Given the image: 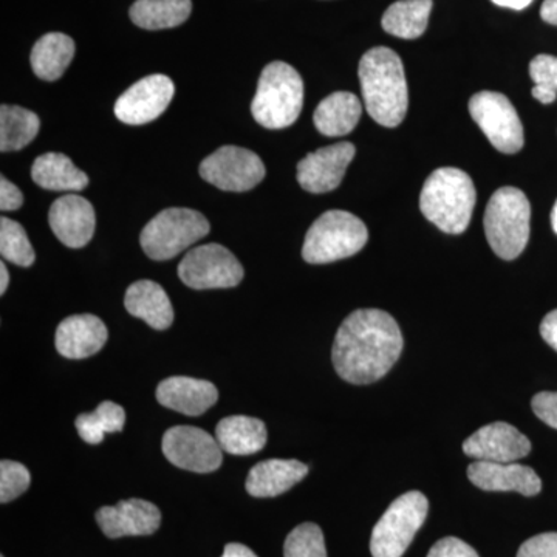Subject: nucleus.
<instances>
[{"label": "nucleus", "mask_w": 557, "mask_h": 557, "mask_svg": "<svg viewBox=\"0 0 557 557\" xmlns=\"http://www.w3.org/2000/svg\"><path fill=\"white\" fill-rule=\"evenodd\" d=\"M355 153V146L343 141L304 157L298 164L300 188L311 194H325L338 188Z\"/></svg>", "instance_id": "14"}, {"label": "nucleus", "mask_w": 557, "mask_h": 557, "mask_svg": "<svg viewBox=\"0 0 557 557\" xmlns=\"http://www.w3.org/2000/svg\"><path fill=\"white\" fill-rule=\"evenodd\" d=\"M265 174L258 153L239 146H223L200 164L201 178L228 193L256 188Z\"/></svg>", "instance_id": "11"}, {"label": "nucleus", "mask_w": 557, "mask_h": 557, "mask_svg": "<svg viewBox=\"0 0 557 557\" xmlns=\"http://www.w3.org/2000/svg\"><path fill=\"white\" fill-rule=\"evenodd\" d=\"M209 230L207 218L199 211L168 208L145 226L139 244L150 259L170 260L207 237Z\"/></svg>", "instance_id": "7"}, {"label": "nucleus", "mask_w": 557, "mask_h": 557, "mask_svg": "<svg viewBox=\"0 0 557 557\" xmlns=\"http://www.w3.org/2000/svg\"><path fill=\"white\" fill-rule=\"evenodd\" d=\"M175 86L166 75L139 79L115 102V116L124 124L141 126L159 119L171 104Z\"/></svg>", "instance_id": "13"}, {"label": "nucleus", "mask_w": 557, "mask_h": 557, "mask_svg": "<svg viewBox=\"0 0 557 557\" xmlns=\"http://www.w3.org/2000/svg\"><path fill=\"white\" fill-rule=\"evenodd\" d=\"M220 448L233 456H251L267 445L269 434L259 418L233 416L223 418L215 428Z\"/></svg>", "instance_id": "23"}, {"label": "nucleus", "mask_w": 557, "mask_h": 557, "mask_svg": "<svg viewBox=\"0 0 557 557\" xmlns=\"http://www.w3.org/2000/svg\"><path fill=\"white\" fill-rule=\"evenodd\" d=\"M432 0H398L384 13V32L401 39H417L426 32Z\"/></svg>", "instance_id": "28"}, {"label": "nucleus", "mask_w": 557, "mask_h": 557, "mask_svg": "<svg viewBox=\"0 0 557 557\" xmlns=\"http://www.w3.org/2000/svg\"><path fill=\"white\" fill-rule=\"evenodd\" d=\"M518 557H557V533L528 539L519 548Z\"/></svg>", "instance_id": "35"}, {"label": "nucleus", "mask_w": 557, "mask_h": 557, "mask_svg": "<svg viewBox=\"0 0 557 557\" xmlns=\"http://www.w3.org/2000/svg\"><path fill=\"white\" fill-rule=\"evenodd\" d=\"M75 57V40L64 33H47L32 50V69L38 78L57 81Z\"/></svg>", "instance_id": "26"}, {"label": "nucleus", "mask_w": 557, "mask_h": 557, "mask_svg": "<svg viewBox=\"0 0 557 557\" xmlns=\"http://www.w3.org/2000/svg\"><path fill=\"white\" fill-rule=\"evenodd\" d=\"M49 223L54 236L65 247L83 248L94 237L97 215L89 200L69 194L51 205Z\"/></svg>", "instance_id": "17"}, {"label": "nucleus", "mask_w": 557, "mask_h": 557, "mask_svg": "<svg viewBox=\"0 0 557 557\" xmlns=\"http://www.w3.org/2000/svg\"><path fill=\"white\" fill-rule=\"evenodd\" d=\"M126 412L120 405L104 401L91 413H81L75 424L79 437L89 445H100L106 434L123 431Z\"/></svg>", "instance_id": "30"}, {"label": "nucleus", "mask_w": 557, "mask_h": 557, "mask_svg": "<svg viewBox=\"0 0 557 557\" xmlns=\"http://www.w3.org/2000/svg\"><path fill=\"white\" fill-rule=\"evenodd\" d=\"M193 11L190 0H137L131 7V20L145 30H164L185 24Z\"/></svg>", "instance_id": "27"}, {"label": "nucleus", "mask_w": 557, "mask_h": 557, "mask_svg": "<svg viewBox=\"0 0 557 557\" xmlns=\"http://www.w3.org/2000/svg\"><path fill=\"white\" fill-rule=\"evenodd\" d=\"M285 557H327L324 533L317 523H302L288 534L284 545Z\"/></svg>", "instance_id": "32"}, {"label": "nucleus", "mask_w": 557, "mask_h": 557, "mask_svg": "<svg viewBox=\"0 0 557 557\" xmlns=\"http://www.w3.org/2000/svg\"><path fill=\"white\" fill-rule=\"evenodd\" d=\"M468 478L483 491H516L531 497L542 491V480L536 471L515 463H494V461H474L469 465Z\"/></svg>", "instance_id": "18"}, {"label": "nucleus", "mask_w": 557, "mask_h": 557, "mask_svg": "<svg viewBox=\"0 0 557 557\" xmlns=\"http://www.w3.org/2000/svg\"><path fill=\"white\" fill-rule=\"evenodd\" d=\"M531 79L537 87L557 94V58L552 54H539L530 64Z\"/></svg>", "instance_id": "34"}, {"label": "nucleus", "mask_w": 557, "mask_h": 557, "mask_svg": "<svg viewBox=\"0 0 557 557\" xmlns=\"http://www.w3.org/2000/svg\"><path fill=\"white\" fill-rule=\"evenodd\" d=\"M541 17L547 24L557 25V0H545L542 3Z\"/></svg>", "instance_id": "40"}, {"label": "nucleus", "mask_w": 557, "mask_h": 557, "mask_svg": "<svg viewBox=\"0 0 557 557\" xmlns=\"http://www.w3.org/2000/svg\"><path fill=\"white\" fill-rule=\"evenodd\" d=\"M552 225H553V230H555V233L557 234V201H556L555 208H553V212H552Z\"/></svg>", "instance_id": "45"}, {"label": "nucleus", "mask_w": 557, "mask_h": 557, "mask_svg": "<svg viewBox=\"0 0 557 557\" xmlns=\"http://www.w3.org/2000/svg\"><path fill=\"white\" fill-rule=\"evenodd\" d=\"M531 408L539 420L549 428L557 429V392H541L534 395Z\"/></svg>", "instance_id": "36"}, {"label": "nucleus", "mask_w": 557, "mask_h": 557, "mask_svg": "<svg viewBox=\"0 0 557 557\" xmlns=\"http://www.w3.org/2000/svg\"><path fill=\"white\" fill-rule=\"evenodd\" d=\"M359 83L368 113L384 127H397L408 113L405 67L394 50L375 47L359 62Z\"/></svg>", "instance_id": "2"}, {"label": "nucleus", "mask_w": 557, "mask_h": 557, "mask_svg": "<svg viewBox=\"0 0 557 557\" xmlns=\"http://www.w3.org/2000/svg\"><path fill=\"white\" fill-rule=\"evenodd\" d=\"M304 106V81L287 62L274 61L263 69L251 113L267 129H285L299 119Z\"/></svg>", "instance_id": "4"}, {"label": "nucleus", "mask_w": 557, "mask_h": 557, "mask_svg": "<svg viewBox=\"0 0 557 557\" xmlns=\"http://www.w3.org/2000/svg\"><path fill=\"white\" fill-rule=\"evenodd\" d=\"M307 474L309 467L302 461L273 458L260 461L249 471L245 487L252 497H276L287 493L296 483L307 478Z\"/></svg>", "instance_id": "21"}, {"label": "nucleus", "mask_w": 557, "mask_h": 557, "mask_svg": "<svg viewBox=\"0 0 557 557\" xmlns=\"http://www.w3.org/2000/svg\"><path fill=\"white\" fill-rule=\"evenodd\" d=\"M98 525L110 539L149 536L160 528L161 512L156 505L143 498L121 500L115 507L98 509Z\"/></svg>", "instance_id": "16"}, {"label": "nucleus", "mask_w": 557, "mask_h": 557, "mask_svg": "<svg viewBox=\"0 0 557 557\" xmlns=\"http://www.w3.org/2000/svg\"><path fill=\"white\" fill-rule=\"evenodd\" d=\"M369 231L364 222L347 211L324 212L310 226L302 247V258L313 265L336 262L357 255L366 247Z\"/></svg>", "instance_id": "6"}, {"label": "nucleus", "mask_w": 557, "mask_h": 557, "mask_svg": "<svg viewBox=\"0 0 557 557\" xmlns=\"http://www.w3.org/2000/svg\"><path fill=\"white\" fill-rule=\"evenodd\" d=\"M24 205V196L20 188L13 185L7 177H0V209L3 212L16 211Z\"/></svg>", "instance_id": "38"}, {"label": "nucleus", "mask_w": 557, "mask_h": 557, "mask_svg": "<svg viewBox=\"0 0 557 557\" xmlns=\"http://www.w3.org/2000/svg\"><path fill=\"white\" fill-rule=\"evenodd\" d=\"M32 483L28 469L20 461L2 460L0 463V502L9 504L22 496Z\"/></svg>", "instance_id": "33"}, {"label": "nucleus", "mask_w": 557, "mask_h": 557, "mask_svg": "<svg viewBox=\"0 0 557 557\" xmlns=\"http://www.w3.org/2000/svg\"><path fill=\"white\" fill-rule=\"evenodd\" d=\"M533 97L536 98L539 102H542V104H552V102L556 101L557 94L556 91L542 89V87L534 86Z\"/></svg>", "instance_id": "43"}, {"label": "nucleus", "mask_w": 557, "mask_h": 557, "mask_svg": "<svg viewBox=\"0 0 557 557\" xmlns=\"http://www.w3.org/2000/svg\"><path fill=\"white\" fill-rule=\"evenodd\" d=\"M157 399L164 408L197 417L218 403L219 391L209 381L190 376H171L157 387Z\"/></svg>", "instance_id": "20"}, {"label": "nucleus", "mask_w": 557, "mask_h": 557, "mask_svg": "<svg viewBox=\"0 0 557 557\" xmlns=\"http://www.w3.org/2000/svg\"><path fill=\"white\" fill-rule=\"evenodd\" d=\"M361 113L359 98L348 91H335L319 102L313 115L314 126L325 137H343L358 126Z\"/></svg>", "instance_id": "24"}, {"label": "nucleus", "mask_w": 557, "mask_h": 557, "mask_svg": "<svg viewBox=\"0 0 557 557\" xmlns=\"http://www.w3.org/2000/svg\"><path fill=\"white\" fill-rule=\"evenodd\" d=\"M469 113L491 145L500 152L516 153L523 148L522 121L505 95L479 91L469 100Z\"/></svg>", "instance_id": "10"}, {"label": "nucleus", "mask_w": 557, "mask_h": 557, "mask_svg": "<svg viewBox=\"0 0 557 557\" xmlns=\"http://www.w3.org/2000/svg\"><path fill=\"white\" fill-rule=\"evenodd\" d=\"M491 2L496 3L498 7H504V9L520 11L530 7L533 0H491Z\"/></svg>", "instance_id": "42"}, {"label": "nucleus", "mask_w": 557, "mask_h": 557, "mask_svg": "<svg viewBox=\"0 0 557 557\" xmlns=\"http://www.w3.org/2000/svg\"><path fill=\"white\" fill-rule=\"evenodd\" d=\"M541 335L557 351V309L549 311L541 324Z\"/></svg>", "instance_id": "39"}, {"label": "nucleus", "mask_w": 557, "mask_h": 557, "mask_svg": "<svg viewBox=\"0 0 557 557\" xmlns=\"http://www.w3.org/2000/svg\"><path fill=\"white\" fill-rule=\"evenodd\" d=\"M0 557H3V556H0Z\"/></svg>", "instance_id": "46"}, {"label": "nucleus", "mask_w": 557, "mask_h": 557, "mask_svg": "<svg viewBox=\"0 0 557 557\" xmlns=\"http://www.w3.org/2000/svg\"><path fill=\"white\" fill-rule=\"evenodd\" d=\"M244 276V267L236 256L219 244L190 249L178 265V277L194 289L237 287Z\"/></svg>", "instance_id": "9"}, {"label": "nucleus", "mask_w": 557, "mask_h": 557, "mask_svg": "<svg viewBox=\"0 0 557 557\" xmlns=\"http://www.w3.org/2000/svg\"><path fill=\"white\" fill-rule=\"evenodd\" d=\"M0 255L14 265L24 267V269L35 263V249L28 240L27 233L14 220L0 219Z\"/></svg>", "instance_id": "31"}, {"label": "nucleus", "mask_w": 557, "mask_h": 557, "mask_svg": "<svg viewBox=\"0 0 557 557\" xmlns=\"http://www.w3.org/2000/svg\"><path fill=\"white\" fill-rule=\"evenodd\" d=\"M401 350V330L391 314L376 309L357 310L336 333L333 366L347 383L372 384L386 375Z\"/></svg>", "instance_id": "1"}, {"label": "nucleus", "mask_w": 557, "mask_h": 557, "mask_svg": "<svg viewBox=\"0 0 557 557\" xmlns=\"http://www.w3.org/2000/svg\"><path fill=\"white\" fill-rule=\"evenodd\" d=\"M108 338V327L100 318L95 314H73L61 322L54 344L64 358L86 359L98 354Z\"/></svg>", "instance_id": "19"}, {"label": "nucleus", "mask_w": 557, "mask_h": 557, "mask_svg": "<svg viewBox=\"0 0 557 557\" xmlns=\"http://www.w3.org/2000/svg\"><path fill=\"white\" fill-rule=\"evenodd\" d=\"M463 453L478 461L515 463L531 453V442L515 426L497 421L480 428L463 443Z\"/></svg>", "instance_id": "15"}, {"label": "nucleus", "mask_w": 557, "mask_h": 557, "mask_svg": "<svg viewBox=\"0 0 557 557\" xmlns=\"http://www.w3.org/2000/svg\"><path fill=\"white\" fill-rule=\"evenodd\" d=\"M39 129V116L32 110L7 104L0 108V150L2 152L24 149L36 138Z\"/></svg>", "instance_id": "29"}, {"label": "nucleus", "mask_w": 557, "mask_h": 557, "mask_svg": "<svg viewBox=\"0 0 557 557\" xmlns=\"http://www.w3.org/2000/svg\"><path fill=\"white\" fill-rule=\"evenodd\" d=\"M163 454L175 467L199 474L218 471L223 461L218 440L194 426L171 428L163 437Z\"/></svg>", "instance_id": "12"}, {"label": "nucleus", "mask_w": 557, "mask_h": 557, "mask_svg": "<svg viewBox=\"0 0 557 557\" xmlns=\"http://www.w3.org/2000/svg\"><path fill=\"white\" fill-rule=\"evenodd\" d=\"M428 557H479V555L471 545L461 539L445 537L431 548Z\"/></svg>", "instance_id": "37"}, {"label": "nucleus", "mask_w": 557, "mask_h": 557, "mask_svg": "<svg viewBox=\"0 0 557 557\" xmlns=\"http://www.w3.org/2000/svg\"><path fill=\"white\" fill-rule=\"evenodd\" d=\"M32 178L40 188L49 190L78 193L89 185V177L78 170L67 156L60 152L38 157L33 163Z\"/></svg>", "instance_id": "25"}, {"label": "nucleus", "mask_w": 557, "mask_h": 557, "mask_svg": "<svg viewBox=\"0 0 557 557\" xmlns=\"http://www.w3.org/2000/svg\"><path fill=\"white\" fill-rule=\"evenodd\" d=\"M474 183L467 172L457 168H442L432 172L420 196V209L429 222L448 234L467 231L474 212Z\"/></svg>", "instance_id": "3"}, {"label": "nucleus", "mask_w": 557, "mask_h": 557, "mask_svg": "<svg viewBox=\"0 0 557 557\" xmlns=\"http://www.w3.org/2000/svg\"><path fill=\"white\" fill-rule=\"evenodd\" d=\"M10 274L9 270H7L5 262L0 263V295L7 292L9 288Z\"/></svg>", "instance_id": "44"}, {"label": "nucleus", "mask_w": 557, "mask_h": 557, "mask_svg": "<svg viewBox=\"0 0 557 557\" xmlns=\"http://www.w3.org/2000/svg\"><path fill=\"white\" fill-rule=\"evenodd\" d=\"M429 502L420 491L403 494L384 512L372 531L373 557H401L428 518Z\"/></svg>", "instance_id": "8"}, {"label": "nucleus", "mask_w": 557, "mask_h": 557, "mask_svg": "<svg viewBox=\"0 0 557 557\" xmlns=\"http://www.w3.org/2000/svg\"><path fill=\"white\" fill-rule=\"evenodd\" d=\"M222 557H258L255 552L242 544H228Z\"/></svg>", "instance_id": "41"}, {"label": "nucleus", "mask_w": 557, "mask_h": 557, "mask_svg": "<svg viewBox=\"0 0 557 557\" xmlns=\"http://www.w3.org/2000/svg\"><path fill=\"white\" fill-rule=\"evenodd\" d=\"M124 306L132 317L143 319L156 330L170 329L174 322L170 296L153 281L134 282L127 288Z\"/></svg>", "instance_id": "22"}, {"label": "nucleus", "mask_w": 557, "mask_h": 557, "mask_svg": "<svg viewBox=\"0 0 557 557\" xmlns=\"http://www.w3.org/2000/svg\"><path fill=\"white\" fill-rule=\"evenodd\" d=\"M531 207L522 190L505 186L487 201L485 233L498 258H519L530 239Z\"/></svg>", "instance_id": "5"}]
</instances>
